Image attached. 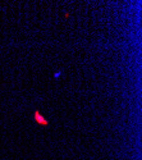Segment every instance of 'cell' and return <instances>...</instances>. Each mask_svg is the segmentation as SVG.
I'll use <instances>...</instances> for the list:
<instances>
[{
  "label": "cell",
  "instance_id": "cell-1",
  "mask_svg": "<svg viewBox=\"0 0 142 160\" xmlns=\"http://www.w3.org/2000/svg\"><path fill=\"white\" fill-rule=\"evenodd\" d=\"M33 118H35V122L36 123H38V124H40V126H49V122L46 121V119L44 118V115L40 113V112H38V110H35V113H33Z\"/></svg>",
  "mask_w": 142,
  "mask_h": 160
},
{
  "label": "cell",
  "instance_id": "cell-2",
  "mask_svg": "<svg viewBox=\"0 0 142 160\" xmlns=\"http://www.w3.org/2000/svg\"><path fill=\"white\" fill-rule=\"evenodd\" d=\"M60 76V72H58V73H55V78H58Z\"/></svg>",
  "mask_w": 142,
  "mask_h": 160
}]
</instances>
